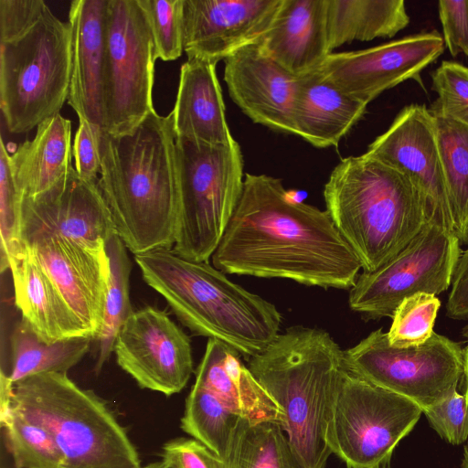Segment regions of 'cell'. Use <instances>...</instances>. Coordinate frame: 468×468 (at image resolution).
<instances>
[{
    "instance_id": "obj_40",
    "label": "cell",
    "mask_w": 468,
    "mask_h": 468,
    "mask_svg": "<svg viewBox=\"0 0 468 468\" xmlns=\"http://www.w3.org/2000/svg\"><path fill=\"white\" fill-rule=\"evenodd\" d=\"M438 10L444 46L453 57H468V0H440Z\"/></svg>"
},
{
    "instance_id": "obj_45",
    "label": "cell",
    "mask_w": 468,
    "mask_h": 468,
    "mask_svg": "<svg viewBox=\"0 0 468 468\" xmlns=\"http://www.w3.org/2000/svg\"><path fill=\"white\" fill-rule=\"evenodd\" d=\"M140 468H167L163 461L150 463L146 465L141 466Z\"/></svg>"
},
{
    "instance_id": "obj_32",
    "label": "cell",
    "mask_w": 468,
    "mask_h": 468,
    "mask_svg": "<svg viewBox=\"0 0 468 468\" xmlns=\"http://www.w3.org/2000/svg\"><path fill=\"white\" fill-rule=\"evenodd\" d=\"M109 260V282L101 329L96 341L99 351L95 365L98 373L113 352L118 333L133 312L130 302L131 261L127 248L121 238L114 234L105 245Z\"/></svg>"
},
{
    "instance_id": "obj_41",
    "label": "cell",
    "mask_w": 468,
    "mask_h": 468,
    "mask_svg": "<svg viewBox=\"0 0 468 468\" xmlns=\"http://www.w3.org/2000/svg\"><path fill=\"white\" fill-rule=\"evenodd\" d=\"M101 127L93 125L85 119H79V128L75 134L72 154L75 170L87 181H99L101 159L99 134Z\"/></svg>"
},
{
    "instance_id": "obj_9",
    "label": "cell",
    "mask_w": 468,
    "mask_h": 468,
    "mask_svg": "<svg viewBox=\"0 0 468 468\" xmlns=\"http://www.w3.org/2000/svg\"><path fill=\"white\" fill-rule=\"evenodd\" d=\"M422 410L346 368L327 410L325 441L348 468H382Z\"/></svg>"
},
{
    "instance_id": "obj_7",
    "label": "cell",
    "mask_w": 468,
    "mask_h": 468,
    "mask_svg": "<svg viewBox=\"0 0 468 468\" xmlns=\"http://www.w3.org/2000/svg\"><path fill=\"white\" fill-rule=\"evenodd\" d=\"M11 406L54 437L65 468H140L125 429L93 391L67 373H42L13 386Z\"/></svg>"
},
{
    "instance_id": "obj_5",
    "label": "cell",
    "mask_w": 468,
    "mask_h": 468,
    "mask_svg": "<svg viewBox=\"0 0 468 468\" xmlns=\"http://www.w3.org/2000/svg\"><path fill=\"white\" fill-rule=\"evenodd\" d=\"M324 198L326 212L363 272L392 259L430 219L410 180L367 153L340 160L324 185Z\"/></svg>"
},
{
    "instance_id": "obj_33",
    "label": "cell",
    "mask_w": 468,
    "mask_h": 468,
    "mask_svg": "<svg viewBox=\"0 0 468 468\" xmlns=\"http://www.w3.org/2000/svg\"><path fill=\"white\" fill-rule=\"evenodd\" d=\"M0 420L16 468H65V456L47 429L12 406Z\"/></svg>"
},
{
    "instance_id": "obj_22",
    "label": "cell",
    "mask_w": 468,
    "mask_h": 468,
    "mask_svg": "<svg viewBox=\"0 0 468 468\" xmlns=\"http://www.w3.org/2000/svg\"><path fill=\"white\" fill-rule=\"evenodd\" d=\"M367 106L317 69L299 75L292 116L294 134L317 148L336 147Z\"/></svg>"
},
{
    "instance_id": "obj_13",
    "label": "cell",
    "mask_w": 468,
    "mask_h": 468,
    "mask_svg": "<svg viewBox=\"0 0 468 468\" xmlns=\"http://www.w3.org/2000/svg\"><path fill=\"white\" fill-rule=\"evenodd\" d=\"M113 352L119 367L140 388L167 397L179 393L194 371L189 336L154 306L132 313L118 333Z\"/></svg>"
},
{
    "instance_id": "obj_27",
    "label": "cell",
    "mask_w": 468,
    "mask_h": 468,
    "mask_svg": "<svg viewBox=\"0 0 468 468\" xmlns=\"http://www.w3.org/2000/svg\"><path fill=\"white\" fill-rule=\"evenodd\" d=\"M328 48L392 37L410 23L403 0H325Z\"/></svg>"
},
{
    "instance_id": "obj_12",
    "label": "cell",
    "mask_w": 468,
    "mask_h": 468,
    "mask_svg": "<svg viewBox=\"0 0 468 468\" xmlns=\"http://www.w3.org/2000/svg\"><path fill=\"white\" fill-rule=\"evenodd\" d=\"M460 245L452 232L429 219L392 259L372 272L358 275L348 295L350 309L367 319L392 317L407 297L441 293L452 283Z\"/></svg>"
},
{
    "instance_id": "obj_34",
    "label": "cell",
    "mask_w": 468,
    "mask_h": 468,
    "mask_svg": "<svg viewBox=\"0 0 468 468\" xmlns=\"http://www.w3.org/2000/svg\"><path fill=\"white\" fill-rule=\"evenodd\" d=\"M441 306L436 295L419 292L405 298L396 308L387 332L388 342L398 347L424 344L433 334Z\"/></svg>"
},
{
    "instance_id": "obj_20",
    "label": "cell",
    "mask_w": 468,
    "mask_h": 468,
    "mask_svg": "<svg viewBox=\"0 0 468 468\" xmlns=\"http://www.w3.org/2000/svg\"><path fill=\"white\" fill-rule=\"evenodd\" d=\"M107 0H74L69 9L71 75L68 103L79 119L101 128V74Z\"/></svg>"
},
{
    "instance_id": "obj_39",
    "label": "cell",
    "mask_w": 468,
    "mask_h": 468,
    "mask_svg": "<svg viewBox=\"0 0 468 468\" xmlns=\"http://www.w3.org/2000/svg\"><path fill=\"white\" fill-rule=\"evenodd\" d=\"M161 456L167 468H228L224 459L194 438L179 437L166 441Z\"/></svg>"
},
{
    "instance_id": "obj_19",
    "label": "cell",
    "mask_w": 468,
    "mask_h": 468,
    "mask_svg": "<svg viewBox=\"0 0 468 468\" xmlns=\"http://www.w3.org/2000/svg\"><path fill=\"white\" fill-rule=\"evenodd\" d=\"M224 62L229 94L241 112L255 123L294 134L292 116L298 76L271 58L260 41Z\"/></svg>"
},
{
    "instance_id": "obj_43",
    "label": "cell",
    "mask_w": 468,
    "mask_h": 468,
    "mask_svg": "<svg viewBox=\"0 0 468 468\" xmlns=\"http://www.w3.org/2000/svg\"><path fill=\"white\" fill-rule=\"evenodd\" d=\"M463 378L465 383L464 395L468 400V346L463 348Z\"/></svg>"
},
{
    "instance_id": "obj_37",
    "label": "cell",
    "mask_w": 468,
    "mask_h": 468,
    "mask_svg": "<svg viewBox=\"0 0 468 468\" xmlns=\"http://www.w3.org/2000/svg\"><path fill=\"white\" fill-rule=\"evenodd\" d=\"M23 197L14 183L9 154L2 138L0 142V233L1 271L9 269V257L24 245L19 238L21 204Z\"/></svg>"
},
{
    "instance_id": "obj_2",
    "label": "cell",
    "mask_w": 468,
    "mask_h": 468,
    "mask_svg": "<svg viewBox=\"0 0 468 468\" xmlns=\"http://www.w3.org/2000/svg\"><path fill=\"white\" fill-rule=\"evenodd\" d=\"M99 185L116 234L134 255L175 244L178 174L172 116L151 112L132 132L101 128Z\"/></svg>"
},
{
    "instance_id": "obj_36",
    "label": "cell",
    "mask_w": 468,
    "mask_h": 468,
    "mask_svg": "<svg viewBox=\"0 0 468 468\" xmlns=\"http://www.w3.org/2000/svg\"><path fill=\"white\" fill-rule=\"evenodd\" d=\"M431 89L438 98L430 112L468 126V67L455 61H442L431 73Z\"/></svg>"
},
{
    "instance_id": "obj_21",
    "label": "cell",
    "mask_w": 468,
    "mask_h": 468,
    "mask_svg": "<svg viewBox=\"0 0 468 468\" xmlns=\"http://www.w3.org/2000/svg\"><path fill=\"white\" fill-rule=\"evenodd\" d=\"M260 43L271 58L295 76L317 69L331 54L325 0H282Z\"/></svg>"
},
{
    "instance_id": "obj_38",
    "label": "cell",
    "mask_w": 468,
    "mask_h": 468,
    "mask_svg": "<svg viewBox=\"0 0 468 468\" xmlns=\"http://www.w3.org/2000/svg\"><path fill=\"white\" fill-rule=\"evenodd\" d=\"M431 427L453 445L468 438V400L454 391L450 397L423 412Z\"/></svg>"
},
{
    "instance_id": "obj_35",
    "label": "cell",
    "mask_w": 468,
    "mask_h": 468,
    "mask_svg": "<svg viewBox=\"0 0 468 468\" xmlns=\"http://www.w3.org/2000/svg\"><path fill=\"white\" fill-rule=\"evenodd\" d=\"M152 34L155 58L177 59L184 51L183 0H138Z\"/></svg>"
},
{
    "instance_id": "obj_1",
    "label": "cell",
    "mask_w": 468,
    "mask_h": 468,
    "mask_svg": "<svg viewBox=\"0 0 468 468\" xmlns=\"http://www.w3.org/2000/svg\"><path fill=\"white\" fill-rule=\"evenodd\" d=\"M225 273L351 289L361 263L326 210L293 199L282 179L246 173L243 191L212 257Z\"/></svg>"
},
{
    "instance_id": "obj_14",
    "label": "cell",
    "mask_w": 468,
    "mask_h": 468,
    "mask_svg": "<svg viewBox=\"0 0 468 468\" xmlns=\"http://www.w3.org/2000/svg\"><path fill=\"white\" fill-rule=\"evenodd\" d=\"M114 234L99 181L83 179L72 166L48 190L22 199L19 238L23 245L38 237L55 235L100 251Z\"/></svg>"
},
{
    "instance_id": "obj_17",
    "label": "cell",
    "mask_w": 468,
    "mask_h": 468,
    "mask_svg": "<svg viewBox=\"0 0 468 468\" xmlns=\"http://www.w3.org/2000/svg\"><path fill=\"white\" fill-rule=\"evenodd\" d=\"M282 0H183L184 51L218 64L267 33Z\"/></svg>"
},
{
    "instance_id": "obj_23",
    "label": "cell",
    "mask_w": 468,
    "mask_h": 468,
    "mask_svg": "<svg viewBox=\"0 0 468 468\" xmlns=\"http://www.w3.org/2000/svg\"><path fill=\"white\" fill-rule=\"evenodd\" d=\"M216 65L200 59H187L182 64L176 100L170 112L176 138L209 144L234 141Z\"/></svg>"
},
{
    "instance_id": "obj_25",
    "label": "cell",
    "mask_w": 468,
    "mask_h": 468,
    "mask_svg": "<svg viewBox=\"0 0 468 468\" xmlns=\"http://www.w3.org/2000/svg\"><path fill=\"white\" fill-rule=\"evenodd\" d=\"M9 270L15 303L22 318L42 341L53 343L87 336L50 278L25 245L9 257Z\"/></svg>"
},
{
    "instance_id": "obj_26",
    "label": "cell",
    "mask_w": 468,
    "mask_h": 468,
    "mask_svg": "<svg viewBox=\"0 0 468 468\" xmlns=\"http://www.w3.org/2000/svg\"><path fill=\"white\" fill-rule=\"evenodd\" d=\"M70 162L71 122L60 113L42 122L34 138L9 154L12 177L22 197L51 188L68 174Z\"/></svg>"
},
{
    "instance_id": "obj_15",
    "label": "cell",
    "mask_w": 468,
    "mask_h": 468,
    "mask_svg": "<svg viewBox=\"0 0 468 468\" xmlns=\"http://www.w3.org/2000/svg\"><path fill=\"white\" fill-rule=\"evenodd\" d=\"M366 153L403 174L421 197L430 219L453 233L434 120L426 105L404 107Z\"/></svg>"
},
{
    "instance_id": "obj_8",
    "label": "cell",
    "mask_w": 468,
    "mask_h": 468,
    "mask_svg": "<svg viewBox=\"0 0 468 468\" xmlns=\"http://www.w3.org/2000/svg\"><path fill=\"white\" fill-rule=\"evenodd\" d=\"M178 214L173 250L208 261L218 247L243 191V157L235 140L209 144L176 138Z\"/></svg>"
},
{
    "instance_id": "obj_18",
    "label": "cell",
    "mask_w": 468,
    "mask_h": 468,
    "mask_svg": "<svg viewBox=\"0 0 468 468\" xmlns=\"http://www.w3.org/2000/svg\"><path fill=\"white\" fill-rule=\"evenodd\" d=\"M60 293L84 334L101 332L109 282L106 250L96 251L59 236L36 238L24 244Z\"/></svg>"
},
{
    "instance_id": "obj_3",
    "label": "cell",
    "mask_w": 468,
    "mask_h": 468,
    "mask_svg": "<svg viewBox=\"0 0 468 468\" xmlns=\"http://www.w3.org/2000/svg\"><path fill=\"white\" fill-rule=\"evenodd\" d=\"M134 261L144 282L194 335L224 342L248 359L279 335L277 307L208 261L185 259L172 248L136 254Z\"/></svg>"
},
{
    "instance_id": "obj_30",
    "label": "cell",
    "mask_w": 468,
    "mask_h": 468,
    "mask_svg": "<svg viewBox=\"0 0 468 468\" xmlns=\"http://www.w3.org/2000/svg\"><path fill=\"white\" fill-rule=\"evenodd\" d=\"M228 468H305L281 424L242 419L228 457Z\"/></svg>"
},
{
    "instance_id": "obj_4",
    "label": "cell",
    "mask_w": 468,
    "mask_h": 468,
    "mask_svg": "<svg viewBox=\"0 0 468 468\" xmlns=\"http://www.w3.org/2000/svg\"><path fill=\"white\" fill-rule=\"evenodd\" d=\"M70 75L69 23L43 0H0V109L8 131L29 132L59 113Z\"/></svg>"
},
{
    "instance_id": "obj_46",
    "label": "cell",
    "mask_w": 468,
    "mask_h": 468,
    "mask_svg": "<svg viewBox=\"0 0 468 468\" xmlns=\"http://www.w3.org/2000/svg\"><path fill=\"white\" fill-rule=\"evenodd\" d=\"M461 335L468 342V324L463 327Z\"/></svg>"
},
{
    "instance_id": "obj_11",
    "label": "cell",
    "mask_w": 468,
    "mask_h": 468,
    "mask_svg": "<svg viewBox=\"0 0 468 468\" xmlns=\"http://www.w3.org/2000/svg\"><path fill=\"white\" fill-rule=\"evenodd\" d=\"M345 368L417 404L422 412L450 397L463 377V348L433 332L422 345L391 346L382 328L344 350Z\"/></svg>"
},
{
    "instance_id": "obj_44",
    "label": "cell",
    "mask_w": 468,
    "mask_h": 468,
    "mask_svg": "<svg viewBox=\"0 0 468 468\" xmlns=\"http://www.w3.org/2000/svg\"><path fill=\"white\" fill-rule=\"evenodd\" d=\"M461 467L468 468V442L464 445L463 450Z\"/></svg>"
},
{
    "instance_id": "obj_31",
    "label": "cell",
    "mask_w": 468,
    "mask_h": 468,
    "mask_svg": "<svg viewBox=\"0 0 468 468\" xmlns=\"http://www.w3.org/2000/svg\"><path fill=\"white\" fill-rule=\"evenodd\" d=\"M242 417L217 396L194 383L181 418V429L226 461Z\"/></svg>"
},
{
    "instance_id": "obj_16",
    "label": "cell",
    "mask_w": 468,
    "mask_h": 468,
    "mask_svg": "<svg viewBox=\"0 0 468 468\" xmlns=\"http://www.w3.org/2000/svg\"><path fill=\"white\" fill-rule=\"evenodd\" d=\"M437 31L422 32L373 48L329 54L317 68L338 89L369 103L383 91L415 80L444 50Z\"/></svg>"
},
{
    "instance_id": "obj_24",
    "label": "cell",
    "mask_w": 468,
    "mask_h": 468,
    "mask_svg": "<svg viewBox=\"0 0 468 468\" xmlns=\"http://www.w3.org/2000/svg\"><path fill=\"white\" fill-rule=\"evenodd\" d=\"M239 353L209 338L196 371L195 383L217 396L229 409L253 422L283 423L273 399L242 363Z\"/></svg>"
},
{
    "instance_id": "obj_42",
    "label": "cell",
    "mask_w": 468,
    "mask_h": 468,
    "mask_svg": "<svg viewBox=\"0 0 468 468\" xmlns=\"http://www.w3.org/2000/svg\"><path fill=\"white\" fill-rule=\"evenodd\" d=\"M452 289L446 303V314L454 320L468 318V248L462 251L455 264Z\"/></svg>"
},
{
    "instance_id": "obj_6",
    "label": "cell",
    "mask_w": 468,
    "mask_h": 468,
    "mask_svg": "<svg viewBox=\"0 0 468 468\" xmlns=\"http://www.w3.org/2000/svg\"><path fill=\"white\" fill-rule=\"evenodd\" d=\"M248 368L282 410V427L305 468H325L326 416L344 350L325 330L294 325L250 357Z\"/></svg>"
},
{
    "instance_id": "obj_10",
    "label": "cell",
    "mask_w": 468,
    "mask_h": 468,
    "mask_svg": "<svg viewBox=\"0 0 468 468\" xmlns=\"http://www.w3.org/2000/svg\"><path fill=\"white\" fill-rule=\"evenodd\" d=\"M154 45L138 0H107L101 74V129L132 132L151 112Z\"/></svg>"
},
{
    "instance_id": "obj_28",
    "label": "cell",
    "mask_w": 468,
    "mask_h": 468,
    "mask_svg": "<svg viewBox=\"0 0 468 468\" xmlns=\"http://www.w3.org/2000/svg\"><path fill=\"white\" fill-rule=\"evenodd\" d=\"M92 340L88 336H75L46 343L22 318L10 335V369L1 372L13 385L37 374L67 373L89 352Z\"/></svg>"
},
{
    "instance_id": "obj_29",
    "label": "cell",
    "mask_w": 468,
    "mask_h": 468,
    "mask_svg": "<svg viewBox=\"0 0 468 468\" xmlns=\"http://www.w3.org/2000/svg\"><path fill=\"white\" fill-rule=\"evenodd\" d=\"M431 115L445 177L453 234L461 244H468V126L439 114Z\"/></svg>"
}]
</instances>
